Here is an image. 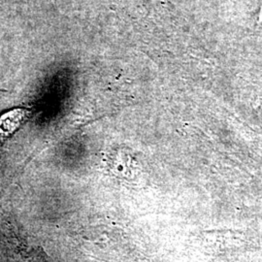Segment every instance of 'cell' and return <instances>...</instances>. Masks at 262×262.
I'll return each mask as SVG.
<instances>
[{"instance_id": "obj_1", "label": "cell", "mask_w": 262, "mask_h": 262, "mask_svg": "<svg viewBox=\"0 0 262 262\" xmlns=\"http://www.w3.org/2000/svg\"><path fill=\"white\" fill-rule=\"evenodd\" d=\"M260 21H261V24H262V13H261V16H260Z\"/></svg>"}]
</instances>
